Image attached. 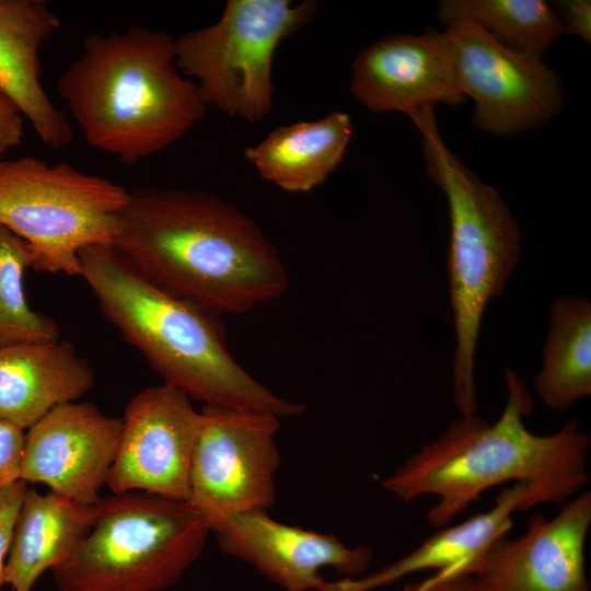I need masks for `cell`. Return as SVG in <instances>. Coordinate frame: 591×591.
Here are the masks:
<instances>
[{
  "label": "cell",
  "instance_id": "obj_26",
  "mask_svg": "<svg viewBox=\"0 0 591 591\" xmlns=\"http://www.w3.org/2000/svg\"><path fill=\"white\" fill-rule=\"evenodd\" d=\"M560 23L563 33L591 42V2L590 0H559L552 5Z\"/></svg>",
  "mask_w": 591,
  "mask_h": 591
},
{
  "label": "cell",
  "instance_id": "obj_17",
  "mask_svg": "<svg viewBox=\"0 0 591 591\" xmlns=\"http://www.w3.org/2000/svg\"><path fill=\"white\" fill-rule=\"evenodd\" d=\"M95 382L90 362L67 340L0 347V420L28 429Z\"/></svg>",
  "mask_w": 591,
  "mask_h": 591
},
{
  "label": "cell",
  "instance_id": "obj_25",
  "mask_svg": "<svg viewBox=\"0 0 591 591\" xmlns=\"http://www.w3.org/2000/svg\"><path fill=\"white\" fill-rule=\"evenodd\" d=\"M24 439L23 429L0 420V488L20 479Z\"/></svg>",
  "mask_w": 591,
  "mask_h": 591
},
{
  "label": "cell",
  "instance_id": "obj_12",
  "mask_svg": "<svg viewBox=\"0 0 591 591\" xmlns=\"http://www.w3.org/2000/svg\"><path fill=\"white\" fill-rule=\"evenodd\" d=\"M591 525V491L552 519L533 514L525 532L494 540L464 570L478 591H590L584 545Z\"/></svg>",
  "mask_w": 591,
  "mask_h": 591
},
{
  "label": "cell",
  "instance_id": "obj_18",
  "mask_svg": "<svg viewBox=\"0 0 591 591\" xmlns=\"http://www.w3.org/2000/svg\"><path fill=\"white\" fill-rule=\"evenodd\" d=\"M535 506L531 487L514 483L500 491L490 510L459 524L440 528L409 554L375 572L361 578L325 581L320 591H371L427 569L461 575L494 540L509 532L514 511Z\"/></svg>",
  "mask_w": 591,
  "mask_h": 591
},
{
  "label": "cell",
  "instance_id": "obj_14",
  "mask_svg": "<svg viewBox=\"0 0 591 591\" xmlns=\"http://www.w3.org/2000/svg\"><path fill=\"white\" fill-rule=\"evenodd\" d=\"M351 94L373 113L407 116L420 107L465 101L447 31L391 34L364 47L352 62Z\"/></svg>",
  "mask_w": 591,
  "mask_h": 591
},
{
  "label": "cell",
  "instance_id": "obj_9",
  "mask_svg": "<svg viewBox=\"0 0 591 591\" xmlns=\"http://www.w3.org/2000/svg\"><path fill=\"white\" fill-rule=\"evenodd\" d=\"M200 414L187 502L215 532L232 517L274 505L280 417L216 406Z\"/></svg>",
  "mask_w": 591,
  "mask_h": 591
},
{
  "label": "cell",
  "instance_id": "obj_5",
  "mask_svg": "<svg viewBox=\"0 0 591 591\" xmlns=\"http://www.w3.org/2000/svg\"><path fill=\"white\" fill-rule=\"evenodd\" d=\"M434 107L424 106L408 117L421 136L427 174L448 202V275L455 336L453 402L461 415H472L477 410L475 357L484 313L517 267L522 233L502 196L445 144Z\"/></svg>",
  "mask_w": 591,
  "mask_h": 591
},
{
  "label": "cell",
  "instance_id": "obj_16",
  "mask_svg": "<svg viewBox=\"0 0 591 591\" xmlns=\"http://www.w3.org/2000/svg\"><path fill=\"white\" fill-rule=\"evenodd\" d=\"M59 26L46 1L0 0V91L16 104L43 144L54 149L73 139L70 121L40 80V48Z\"/></svg>",
  "mask_w": 591,
  "mask_h": 591
},
{
  "label": "cell",
  "instance_id": "obj_15",
  "mask_svg": "<svg viewBox=\"0 0 591 591\" xmlns=\"http://www.w3.org/2000/svg\"><path fill=\"white\" fill-rule=\"evenodd\" d=\"M221 549L255 567L285 591H320V570L332 567L352 578L363 572L372 552L350 548L338 537L274 520L267 510L237 514L217 531Z\"/></svg>",
  "mask_w": 591,
  "mask_h": 591
},
{
  "label": "cell",
  "instance_id": "obj_13",
  "mask_svg": "<svg viewBox=\"0 0 591 591\" xmlns=\"http://www.w3.org/2000/svg\"><path fill=\"white\" fill-rule=\"evenodd\" d=\"M121 429V418L103 414L92 403L60 404L27 429L20 479L96 505L114 465Z\"/></svg>",
  "mask_w": 591,
  "mask_h": 591
},
{
  "label": "cell",
  "instance_id": "obj_3",
  "mask_svg": "<svg viewBox=\"0 0 591 591\" xmlns=\"http://www.w3.org/2000/svg\"><path fill=\"white\" fill-rule=\"evenodd\" d=\"M57 89L88 146L128 165L173 146L207 111L174 38L142 26L86 36Z\"/></svg>",
  "mask_w": 591,
  "mask_h": 591
},
{
  "label": "cell",
  "instance_id": "obj_10",
  "mask_svg": "<svg viewBox=\"0 0 591 591\" xmlns=\"http://www.w3.org/2000/svg\"><path fill=\"white\" fill-rule=\"evenodd\" d=\"M444 30L460 91L474 101V128L510 137L540 128L561 113L560 79L542 58L510 49L471 23Z\"/></svg>",
  "mask_w": 591,
  "mask_h": 591
},
{
  "label": "cell",
  "instance_id": "obj_8",
  "mask_svg": "<svg viewBox=\"0 0 591 591\" xmlns=\"http://www.w3.org/2000/svg\"><path fill=\"white\" fill-rule=\"evenodd\" d=\"M316 12L313 0H228L216 23L174 38L177 68L207 108L263 121L274 105L275 53Z\"/></svg>",
  "mask_w": 591,
  "mask_h": 591
},
{
  "label": "cell",
  "instance_id": "obj_2",
  "mask_svg": "<svg viewBox=\"0 0 591 591\" xmlns=\"http://www.w3.org/2000/svg\"><path fill=\"white\" fill-rule=\"evenodd\" d=\"M507 401L499 418L461 415L447 430L412 454L383 482L403 501L439 498L428 512L433 528H443L487 489L507 483L528 484L535 505L558 503L589 482L590 436L570 419L556 432H531L524 418L532 398L523 381L505 369Z\"/></svg>",
  "mask_w": 591,
  "mask_h": 591
},
{
  "label": "cell",
  "instance_id": "obj_4",
  "mask_svg": "<svg viewBox=\"0 0 591 591\" xmlns=\"http://www.w3.org/2000/svg\"><path fill=\"white\" fill-rule=\"evenodd\" d=\"M80 276L106 320L163 379L192 399L216 406L271 413L304 412L254 379L231 355L217 312L175 296L141 276L113 244L79 253Z\"/></svg>",
  "mask_w": 591,
  "mask_h": 591
},
{
  "label": "cell",
  "instance_id": "obj_29",
  "mask_svg": "<svg viewBox=\"0 0 591 591\" xmlns=\"http://www.w3.org/2000/svg\"><path fill=\"white\" fill-rule=\"evenodd\" d=\"M404 591H414V590H413L412 586L408 584V586L405 587Z\"/></svg>",
  "mask_w": 591,
  "mask_h": 591
},
{
  "label": "cell",
  "instance_id": "obj_19",
  "mask_svg": "<svg viewBox=\"0 0 591 591\" xmlns=\"http://www.w3.org/2000/svg\"><path fill=\"white\" fill-rule=\"evenodd\" d=\"M96 505L59 494L25 491L15 520L4 566V583L13 591H31L47 570L66 561L90 533Z\"/></svg>",
  "mask_w": 591,
  "mask_h": 591
},
{
  "label": "cell",
  "instance_id": "obj_20",
  "mask_svg": "<svg viewBox=\"0 0 591 591\" xmlns=\"http://www.w3.org/2000/svg\"><path fill=\"white\" fill-rule=\"evenodd\" d=\"M354 134L350 116L334 111L323 118L273 129L246 148V161L267 182L289 193H308L338 167Z\"/></svg>",
  "mask_w": 591,
  "mask_h": 591
},
{
  "label": "cell",
  "instance_id": "obj_27",
  "mask_svg": "<svg viewBox=\"0 0 591 591\" xmlns=\"http://www.w3.org/2000/svg\"><path fill=\"white\" fill-rule=\"evenodd\" d=\"M24 119L16 104L0 91V160L22 142Z\"/></svg>",
  "mask_w": 591,
  "mask_h": 591
},
{
  "label": "cell",
  "instance_id": "obj_6",
  "mask_svg": "<svg viewBox=\"0 0 591 591\" xmlns=\"http://www.w3.org/2000/svg\"><path fill=\"white\" fill-rule=\"evenodd\" d=\"M96 508L79 548L51 569L60 591L164 590L197 560L210 533L188 502L154 494H114Z\"/></svg>",
  "mask_w": 591,
  "mask_h": 591
},
{
  "label": "cell",
  "instance_id": "obj_23",
  "mask_svg": "<svg viewBox=\"0 0 591 591\" xmlns=\"http://www.w3.org/2000/svg\"><path fill=\"white\" fill-rule=\"evenodd\" d=\"M27 268H32L28 245L0 224V347L59 339L58 323L26 300Z\"/></svg>",
  "mask_w": 591,
  "mask_h": 591
},
{
  "label": "cell",
  "instance_id": "obj_22",
  "mask_svg": "<svg viewBox=\"0 0 591 591\" xmlns=\"http://www.w3.org/2000/svg\"><path fill=\"white\" fill-rule=\"evenodd\" d=\"M437 16L444 26L471 23L499 44L540 58L563 34L544 0H441Z\"/></svg>",
  "mask_w": 591,
  "mask_h": 591
},
{
  "label": "cell",
  "instance_id": "obj_28",
  "mask_svg": "<svg viewBox=\"0 0 591 591\" xmlns=\"http://www.w3.org/2000/svg\"><path fill=\"white\" fill-rule=\"evenodd\" d=\"M414 591H478L470 575L448 576L437 571L428 579L410 584Z\"/></svg>",
  "mask_w": 591,
  "mask_h": 591
},
{
  "label": "cell",
  "instance_id": "obj_21",
  "mask_svg": "<svg viewBox=\"0 0 591 591\" xmlns=\"http://www.w3.org/2000/svg\"><path fill=\"white\" fill-rule=\"evenodd\" d=\"M542 367L533 385L549 409L565 412L591 395V303L563 296L551 305Z\"/></svg>",
  "mask_w": 591,
  "mask_h": 591
},
{
  "label": "cell",
  "instance_id": "obj_11",
  "mask_svg": "<svg viewBox=\"0 0 591 591\" xmlns=\"http://www.w3.org/2000/svg\"><path fill=\"white\" fill-rule=\"evenodd\" d=\"M117 455L107 479L113 494L143 491L186 501L201 414L165 383L139 391L126 405Z\"/></svg>",
  "mask_w": 591,
  "mask_h": 591
},
{
  "label": "cell",
  "instance_id": "obj_24",
  "mask_svg": "<svg viewBox=\"0 0 591 591\" xmlns=\"http://www.w3.org/2000/svg\"><path fill=\"white\" fill-rule=\"evenodd\" d=\"M27 489L19 479L0 488V586L4 583L5 557L9 554L18 512Z\"/></svg>",
  "mask_w": 591,
  "mask_h": 591
},
{
  "label": "cell",
  "instance_id": "obj_7",
  "mask_svg": "<svg viewBox=\"0 0 591 591\" xmlns=\"http://www.w3.org/2000/svg\"><path fill=\"white\" fill-rule=\"evenodd\" d=\"M129 194L66 161L0 160V224L28 245L35 271L80 276V251L113 244Z\"/></svg>",
  "mask_w": 591,
  "mask_h": 591
},
{
  "label": "cell",
  "instance_id": "obj_1",
  "mask_svg": "<svg viewBox=\"0 0 591 591\" xmlns=\"http://www.w3.org/2000/svg\"><path fill=\"white\" fill-rule=\"evenodd\" d=\"M113 245L150 282L217 313H246L289 286L260 227L202 190L130 192Z\"/></svg>",
  "mask_w": 591,
  "mask_h": 591
}]
</instances>
